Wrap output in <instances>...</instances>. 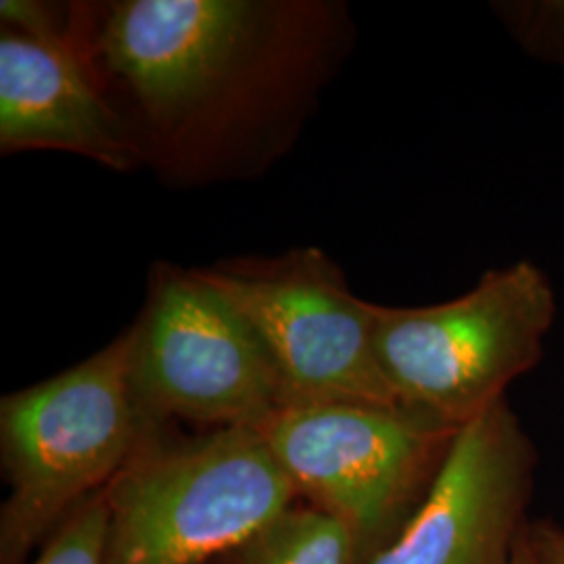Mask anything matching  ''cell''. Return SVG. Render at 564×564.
I'll return each mask as SVG.
<instances>
[{
  "instance_id": "cell-2",
  "label": "cell",
  "mask_w": 564,
  "mask_h": 564,
  "mask_svg": "<svg viewBox=\"0 0 564 564\" xmlns=\"http://www.w3.org/2000/svg\"><path fill=\"white\" fill-rule=\"evenodd\" d=\"M132 330L88 360L0 402V564H28L61 523L102 491L147 426L130 381Z\"/></svg>"
},
{
  "instance_id": "cell-7",
  "label": "cell",
  "mask_w": 564,
  "mask_h": 564,
  "mask_svg": "<svg viewBox=\"0 0 564 564\" xmlns=\"http://www.w3.org/2000/svg\"><path fill=\"white\" fill-rule=\"evenodd\" d=\"M268 11L241 0L113 2L97 46L105 65L160 123L220 99L260 53Z\"/></svg>"
},
{
  "instance_id": "cell-1",
  "label": "cell",
  "mask_w": 564,
  "mask_h": 564,
  "mask_svg": "<svg viewBox=\"0 0 564 564\" xmlns=\"http://www.w3.org/2000/svg\"><path fill=\"white\" fill-rule=\"evenodd\" d=\"M105 500V564H212L297 496L256 429L216 426L188 437L147 423Z\"/></svg>"
},
{
  "instance_id": "cell-9",
  "label": "cell",
  "mask_w": 564,
  "mask_h": 564,
  "mask_svg": "<svg viewBox=\"0 0 564 564\" xmlns=\"http://www.w3.org/2000/svg\"><path fill=\"white\" fill-rule=\"evenodd\" d=\"M0 144L4 153H78L113 170L137 162V144L93 86L76 46L7 28L0 39Z\"/></svg>"
},
{
  "instance_id": "cell-3",
  "label": "cell",
  "mask_w": 564,
  "mask_h": 564,
  "mask_svg": "<svg viewBox=\"0 0 564 564\" xmlns=\"http://www.w3.org/2000/svg\"><path fill=\"white\" fill-rule=\"evenodd\" d=\"M554 316L552 284L523 260L487 272L449 302L375 305V349L402 408L463 429L542 360Z\"/></svg>"
},
{
  "instance_id": "cell-11",
  "label": "cell",
  "mask_w": 564,
  "mask_h": 564,
  "mask_svg": "<svg viewBox=\"0 0 564 564\" xmlns=\"http://www.w3.org/2000/svg\"><path fill=\"white\" fill-rule=\"evenodd\" d=\"M491 11L524 55L564 67V0H498Z\"/></svg>"
},
{
  "instance_id": "cell-10",
  "label": "cell",
  "mask_w": 564,
  "mask_h": 564,
  "mask_svg": "<svg viewBox=\"0 0 564 564\" xmlns=\"http://www.w3.org/2000/svg\"><path fill=\"white\" fill-rule=\"evenodd\" d=\"M226 564H362L354 531L307 505H293L247 544L224 556Z\"/></svg>"
},
{
  "instance_id": "cell-4",
  "label": "cell",
  "mask_w": 564,
  "mask_h": 564,
  "mask_svg": "<svg viewBox=\"0 0 564 564\" xmlns=\"http://www.w3.org/2000/svg\"><path fill=\"white\" fill-rule=\"evenodd\" d=\"M297 500L347 524L368 563L402 529L460 429L398 405L279 408L256 429Z\"/></svg>"
},
{
  "instance_id": "cell-8",
  "label": "cell",
  "mask_w": 564,
  "mask_h": 564,
  "mask_svg": "<svg viewBox=\"0 0 564 564\" xmlns=\"http://www.w3.org/2000/svg\"><path fill=\"white\" fill-rule=\"evenodd\" d=\"M533 464L510 405H491L456 433L423 500L366 564L512 563Z\"/></svg>"
},
{
  "instance_id": "cell-12",
  "label": "cell",
  "mask_w": 564,
  "mask_h": 564,
  "mask_svg": "<svg viewBox=\"0 0 564 564\" xmlns=\"http://www.w3.org/2000/svg\"><path fill=\"white\" fill-rule=\"evenodd\" d=\"M109 510L105 489L78 506L28 564H105Z\"/></svg>"
},
{
  "instance_id": "cell-13",
  "label": "cell",
  "mask_w": 564,
  "mask_h": 564,
  "mask_svg": "<svg viewBox=\"0 0 564 564\" xmlns=\"http://www.w3.org/2000/svg\"><path fill=\"white\" fill-rule=\"evenodd\" d=\"M538 564H564V533L540 529L531 535Z\"/></svg>"
},
{
  "instance_id": "cell-14",
  "label": "cell",
  "mask_w": 564,
  "mask_h": 564,
  "mask_svg": "<svg viewBox=\"0 0 564 564\" xmlns=\"http://www.w3.org/2000/svg\"><path fill=\"white\" fill-rule=\"evenodd\" d=\"M510 564H538L535 547H533L531 535L527 531L521 535L517 550H514V556H512V563Z\"/></svg>"
},
{
  "instance_id": "cell-5",
  "label": "cell",
  "mask_w": 564,
  "mask_h": 564,
  "mask_svg": "<svg viewBox=\"0 0 564 564\" xmlns=\"http://www.w3.org/2000/svg\"><path fill=\"white\" fill-rule=\"evenodd\" d=\"M260 337L281 408L356 402L402 408L375 349V303L356 297L318 249L202 272Z\"/></svg>"
},
{
  "instance_id": "cell-15",
  "label": "cell",
  "mask_w": 564,
  "mask_h": 564,
  "mask_svg": "<svg viewBox=\"0 0 564 564\" xmlns=\"http://www.w3.org/2000/svg\"><path fill=\"white\" fill-rule=\"evenodd\" d=\"M212 564H226V561H224V558H220V561H216V563H212Z\"/></svg>"
},
{
  "instance_id": "cell-6",
  "label": "cell",
  "mask_w": 564,
  "mask_h": 564,
  "mask_svg": "<svg viewBox=\"0 0 564 564\" xmlns=\"http://www.w3.org/2000/svg\"><path fill=\"white\" fill-rule=\"evenodd\" d=\"M130 330V381L149 423L260 429L281 408L260 337L202 272L162 270Z\"/></svg>"
}]
</instances>
